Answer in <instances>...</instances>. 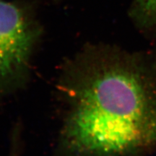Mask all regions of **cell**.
I'll list each match as a JSON object with an SVG mask.
<instances>
[{
    "mask_svg": "<svg viewBox=\"0 0 156 156\" xmlns=\"http://www.w3.org/2000/svg\"><path fill=\"white\" fill-rule=\"evenodd\" d=\"M40 35L28 12L0 0V90H12L25 83Z\"/></svg>",
    "mask_w": 156,
    "mask_h": 156,
    "instance_id": "7a4b0ae2",
    "label": "cell"
},
{
    "mask_svg": "<svg viewBox=\"0 0 156 156\" xmlns=\"http://www.w3.org/2000/svg\"><path fill=\"white\" fill-rule=\"evenodd\" d=\"M61 82L67 155L141 156L156 147L155 56L87 46Z\"/></svg>",
    "mask_w": 156,
    "mask_h": 156,
    "instance_id": "6da1fadb",
    "label": "cell"
},
{
    "mask_svg": "<svg viewBox=\"0 0 156 156\" xmlns=\"http://www.w3.org/2000/svg\"><path fill=\"white\" fill-rule=\"evenodd\" d=\"M131 15L139 28L156 41V0H134Z\"/></svg>",
    "mask_w": 156,
    "mask_h": 156,
    "instance_id": "3957f363",
    "label": "cell"
}]
</instances>
